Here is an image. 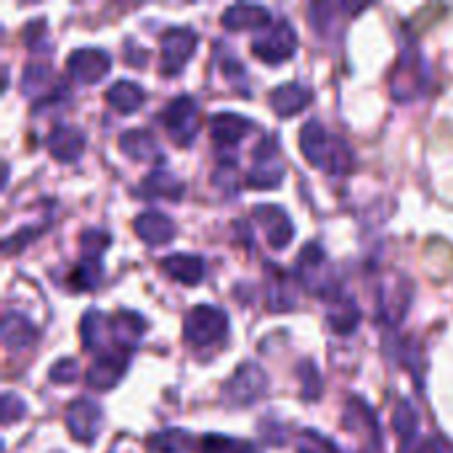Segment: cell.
<instances>
[{
  "mask_svg": "<svg viewBox=\"0 0 453 453\" xmlns=\"http://www.w3.org/2000/svg\"><path fill=\"white\" fill-rule=\"evenodd\" d=\"M411 72H414V74L422 72V61H419V56H417L414 50H411L409 56L401 58V64H398V69H395V74H393V96H395L398 101H411V98H417L419 90H422V85H425V80L411 77Z\"/></svg>",
  "mask_w": 453,
  "mask_h": 453,
  "instance_id": "17",
  "label": "cell"
},
{
  "mask_svg": "<svg viewBox=\"0 0 453 453\" xmlns=\"http://www.w3.org/2000/svg\"><path fill=\"white\" fill-rule=\"evenodd\" d=\"M295 50H297V35H295L292 24L284 21V19L276 21V24H268L263 29V35H257L252 40V53L265 64L287 61Z\"/></svg>",
  "mask_w": 453,
  "mask_h": 453,
  "instance_id": "4",
  "label": "cell"
},
{
  "mask_svg": "<svg viewBox=\"0 0 453 453\" xmlns=\"http://www.w3.org/2000/svg\"><path fill=\"white\" fill-rule=\"evenodd\" d=\"M308 101H311V90L303 88L300 82H287L268 96V104L279 117H292V114L303 111L308 106Z\"/></svg>",
  "mask_w": 453,
  "mask_h": 453,
  "instance_id": "18",
  "label": "cell"
},
{
  "mask_svg": "<svg viewBox=\"0 0 453 453\" xmlns=\"http://www.w3.org/2000/svg\"><path fill=\"white\" fill-rule=\"evenodd\" d=\"M45 146L58 162H74V159H80V154L85 149V133L74 125H56L48 133Z\"/></svg>",
  "mask_w": 453,
  "mask_h": 453,
  "instance_id": "15",
  "label": "cell"
},
{
  "mask_svg": "<svg viewBox=\"0 0 453 453\" xmlns=\"http://www.w3.org/2000/svg\"><path fill=\"white\" fill-rule=\"evenodd\" d=\"M24 401H19L13 393H5L3 395V425H11L13 419L24 417Z\"/></svg>",
  "mask_w": 453,
  "mask_h": 453,
  "instance_id": "37",
  "label": "cell"
},
{
  "mask_svg": "<svg viewBox=\"0 0 453 453\" xmlns=\"http://www.w3.org/2000/svg\"><path fill=\"white\" fill-rule=\"evenodd\" d=\"M48 377H50V382H56V385H61V382L66 385V382H72V380L77 377V364H74L72 358H61L58 364L50 366Z\"/></svg>",
  "mask_w": 453,
  "mask_h": 453,
  "instance_id": "36",
  "label": "cell"
},
{
  "mask_svg": "<svg viewBox=\"0 0 453 453\" xmlns=\"http://www.w3.org/2000/svg\"><path fill=\"white\" fill-rule=\"evenodd\" d=\"M196 50V32L188 27H173L162 35L159 42V69L162 74H178L191 53Z\"/></svg>",
  "mask_w": 453,
  "mask_h": 453,
  "instance_id": "6",
  "label": "cell"
},
{
  "mask_svg": "<svg viewBox=\"0 0 453 453\" xmlns=\"http://www.w3.org/2000/svg\"><path fill=\"white\" fill-rule=\"evenodd\" d=\"M146 332V321L138 313H117V319H111V340L119 348H133L141 334Z\"/></svg>",
  "mask_w": 453,
  "mask_h": 453,
  "instance_id": "25",
  "label": "cell"
},
{
  "mask_svg": "<svg viewBox=\"0 0 453 453\" xmlns=\"http://www.w3.org/2000/svg\"><path fill=\"white\" fill-rule=\"evenodd\" d=\"M66 69H69L72 80H77L82 85H96L109 72V53L101 48H77L69 53Z\"/></svg>",
  "mask_w": 453,
  "mask_h": 453,
  "instance_id": "9",
  "label": "cell"
},
{
  "mask_svg": "<svg viewBox=\"0 0 453 453\" xmlns=\"http://www.w3.org/2000/svg\"><path fill=\"white\" fill-rule=\"evenodd\" d=\"M162 122L167 135L178 143V146H188L196 138V122H199V106L191 96H178L173 98L165 111H162Z\"/></svg>",
  "mask_w": 453,
  "mask_h": 453,
  "instance_id": "5",
  "label": "cell"
},
{
  "mask_svg": "<svg viewBox=\"0 0 453 453\" xmlns=\"http://www.w3.org/2000/svg\"><path fill=\"white\" fill-rule=\"evenodd\" d=\"M284 178V167L276 159V146L271 138H265L257 149H255V165L247 173V183L255 188H273L279 186Z\"/></svg>",
  "mask_w": 453,
  "mask_h": 453,
  "instance_id": "11",
  "label": "cell"
},
{
  "mask_svg": "<svg viewBox=\"0 0 453 453\" xmlns=\"http://www.w3.org/2000/svg\"><path fill=\"white\" fill-rule=\"evenodd\" d=\"M297 453H342L329 438L313 433V430H303L297 438Z\"/></svg>",
  "mask_w": 453,
  "mask_h": 453,
  "instance_id": "33",
  "label": "cell"
},
{
  "mask_svg": "<svg viewBox=\"0 0 453 453\" xmlns=\"http://www.w3.org/2000/svg\"><path fill=\"white\" fill-rule=\"evenodd\" d=\"M345 427H348L350 433L369 435L372 446H374V449H380V441H382V435H380V425H377V417L372 414V409H369L364 401L350 398V403L345 406Z\"/></svg>",
  "mask_w": 453,
  "mask_h": 453,
  "instance_id": "19",
  "label": "cell"
},
{
  "mask_svg": "<svg viewBox=\"0 0 453 453\" xmlns=\"http://www.w3.org/2000/svg\"><path fill=\"white\" fill-rule=\"evenodd\" d=\"M265 388H268V380H265L263 369H260L257 364L247 361V364H242V366L234 372V377L223 385V401H226L228 406L244 409V406H252V403L265 393Z\"/></svg>",
  "mask_w": 453,
  "mask_h": 453,
  "instance_id": "3",
  "label": "cell"
},
{
  "mask_svg": "<svg viewBox=\"0 0 453 453\" xmlns=\"http://www.w3.org/2000/svg\"><path fill=\"white\" fill-rule=\"evenodd\" d=\"M183 337L194 348H212L228 337V316L215 305H196L183 321Z\"/></svg>",
  "mask_w": 453,
  "mask_h": 453,
  "instance_id": "2",
  "label": "cell"
},
{
  "mask_svg": "<svg viewBox=\"0 0 453 453\" xmlns=\"http://www.w3.org/2000/svg\"><path fill=\"white\" fill-rule=\"evenodd\" d=\"M191 443V435L183 433V430H165V433H157L149 438V449L157 453H178L186 451Z\"/></svg>",
  "mask_w": 453,
  "mask_h": 453,
  "instance_id": "31",
  "label": "cell"
},
{
  "mask_svg": "<svg viewBox=\"0 0 453 453\" xmlns=\"http://www.w3.org/2000/svg\"><path fill=\"white\" fill-rule=\"evenodd\" d=\"M223 27L226 29H265L271 24V11L263 8V5H252V3H236V5H228L220 16Z\"/></svg>",
  "mask_w": 453,
  "mask_h": 453,
  "instance_id": "16",
  "label": "cell"
},
{
  "mask_svg": "<svg viewBox=\"0 0 453 453\" xmlns=\"http://www.w3.org/2000/svg\"><path fill=\"white\" fill-rule=\"evenodd\" d=\"M111 332V321H106L104 313L98 311H88L82 316L80 324V334H82V348L96 353V350H106V334Z\"/></svg>",
  "mask_w": 453,
  "mask_h": 453,
  "instance_id": "23",
  "label": "cell"
},
{
  "mask_svg": "<svg viewBox=\"0 0 453 453\" xmlns=\"http://www.w3.org/2000/svg\"><path fill=\"white\" fill-rule=\"evenodd\" d=\"M119 149L130 157V159H135V162H141V159H149L151 154H154V135L149 133V130H127V133H122L119 135Z\"/></svg>",
  "mask_w": 453,
  "mask_h": 453,
  "instance_id": "27",
  "label": "cell"
},
{
  "mask_svg": "<svg viewBox=\"0 0 453 453\" xmlns=\"http://www.w3.org/2000/svg\"><path fill=\"white\" fill-rule=\"evenodd\" d=\"M255 220L260 223V228L265 231V239L273 250H284L289 247L292 236H295V226L287 218V212L281 207H271V204H260L252 210Z\"/></svg>",
  "mask_w": 453,
  "mask_h": 453,
  "instance_id": "12",
  "label": "cell"
},
{
  "mask_svg": "<svg viewBox=\"0 0 453 453\" xmlns=\"http://www.w3.org/2000/svg\"><path fill=\"white\" fill-rule=\"evenodd\" d=\"M109 234L106 231H98V228H93V231H88V234H82V257H90V260H98L101 257V252L109 247Z\"/></svg>",
  "mask_w": 453,
  "mask_h": 453,
  "instance_id": "34",
  "label": "cell"
},
{
  "mask_svg": "<svg viewBox=\"0 0 453 453\" xmlns=\"http://www.w3.org/2000/svg\"><path fill=\"white\" fill-rule=\"evenodd\" d=\"M300 374H303V380H305L303 398H308V401L319 398V395H321V374H319V369H316L313 364H303V366H300Z\"/></svg>",
  "mask_w": 453,
  "mask_h": 453,
  "instance_id": "35",
  "label": "cell"
},
{
  "mask_svg": "<svg viewBox=\"0 0 453 453\" xmlns=\"http://www.w3.org/2000/svg\"><path fill=\"white\" fill-rule=\"evenodd\" d=\"M265 303H268V311H276V313L292 311L297 303L295 276H289L284 268L271 265V263L265 265Z\"/></svg>",
  "mask_w": 453,
  "mask_h": 453,
  "instance_id": "10",
  "label": "cell"
},
{
  "mask_svg": "<svg viewBox=\"0 0 453 453\" xmlns=\"http://www.w3.org/2000/svg\"><path fill=\"white\" fill-rule=\"evenodd\" d=\"M0 337H3V345L8 350H24V348H29L37 340V329L24 316L5 313L3 326H0Z\"/></svg>",
  "mask_w": 453,
  "mask_h": 453,
  "instance_id": "21",
  "label": "cell"
},
{
  "mask_svg": "<svg viewBox=\"0 0 453 453\" xmlns=\"http://www.w3.org/2000/svg\"><path fill=\"white\" fill-rule=\"evenodd\" d=\"M162 271H165L173 281L188 284V287H191V284H199V281H202V276H204V260L196 257V255L180 252V255L165 257V260H162Z\"/></svg>",
  "mask_w": 453,
  "mask_h": 453,
  "instance_id": "20",
  "label": "cell"
},
{
  "mask_svg": "<svg viewBox=\"0 0 453 453\" xmlns=\"http://www.w3.org/2000/svg\"><path fill=\"white\" fill-rule=\"evenodd\" d=\"M300 149H303V157L324 170V173H348L350 165H353V154L348 149V143L340 138V135H332L319 119H308L300 130Z\"/></svg>",
  "mask_w": 453,
  "mask_h": 453,
  "instance_id": "1",
  "label": "cell"
},
{
  "mask_svg": "<svg viewBox=\"0 0 453 453\" xmlns=\"http://www.w3.org/2000/svg\"><path fill=\"white\" fill-rule=\"evenodd\" d=\"M64 419H66V430L74 441L80 443H93L98 430H101V422H104V411L96 401L90 398H77L66 406L64 411Z\"/></svg>",
  "mask_w": 453,
  "mask_h": 453,
  "instance_id": "8",
  "label": "cell"
},
{
  "mask_svg": "<svg viewBox=\"0 0 453 453\" xmlns=\"http://www.w3.org/2000/svg\"><path fill=\"white\" fill-rule=\"evenodd\" d=\"M146 93L138 82H130V80H117L109 90H106V101L114 111L119 114H133L141 109Z\"/></svg>",
  "mask_w": 453,
  "mask_h": 453,
  "instance_id": "22",
  "label": "cell"
},
{
  "mask_svg": "<svg viewBox=\"0 0 453 453\" xmlns=\"http://www.w3.org/2000/svg\"><path fill=\"white\" fill-rule=\"evenodd\" d=\"M133 231L138 234V239L149 247H162L175 236V223L159 212V210H146L133 220Z\"/></svg>",
  "mask_w": 453,
  "mask_h": 453,
  "instance_id": "13",
  "label": "cell"
},
{
  "mask_svg": "<svg viewBox=\"0 0 453 453\" xmlns=\"http://www.w3.org/2000/svg\"><path fill=\"white\" fill-rule=\"evenodd\" d=\"M48 88H50V66L48 64H40V61L29 64L24 69V77H21V90L27 96H40Z\"/></svg>",
  "mask_w": 453,
  "mask_h": 453,
  "instance_id": "29",
  "label": "cell"
},
{
  "mask_svg": "<svg viewBox=\"0 0 453 453\" xmlns=\"http://www.w3.org/2000/svg\"><path fill=\"white\" fill-rule=\"evenodd\" d=\"M138 194L141 196H151V199H170V196L173 199H180L183 183L175 175H170L165 170H157L149 178H143V183L138 186Z\"/></svg>",
  "mask_w": 453,
  "mask_h": 453,
  "instance_id": "24",
  "label": "cell"
},
{
  "mask_svg": "<svg viewBox=\"0 0 453 453\" xmlns=\"http://www.w3.org/2000/svg\"><path fill=\"white\" fill-rule=\"evenodd\" d=\"M127 366H130V350L127 348H119V345H111L109 350H104L90 364L85 380L96 390H109V388H114L122 380V374L127 372Z\"/></svg>",
  "mask_w": 453,
  "mask_h": 453,
  "instance_id": "7",
  "label": "cell"
},
{
  "mask_svg": "<svg viewBox=\"0 0 453 453\" xmlns=\"http://www.w3.org/2000/svg\"><path fill=\"white\" fill-rule=\"evenodd\" d=\"M252 130V122L242 114L234 111H218L210 117V135L218 143V149H231L236 146L247 133Z\"/></svg>",
  "mask_w": 453,
  "mask_h": 453,
  "instance_id": "14",
  "label": "cell"
},
{
  "mask_svg": "<svg viewBox=\"0 0 453 453\" xmlns=\"http://www.w3.org/2000/svg\"><path fill=\"white\" fill-rule=\"evenodd\" d=\"M199 453H257L252 443L228 438V435H204Z\"/></svg>",
  "mask_w": 453,
  "mask_h": 453,
  "instance_id": "30",
  "label": "cell"
},
{
  "mask_svg": "<svg viewBox=\"0 0 453 453\" xmlns=\"http://www.w3.org/2000/svg\"><path fill=\"white\" fill-rule=\"evenodd\" d=\"M101 276H104L101 263L98 260H90V257H82L72 268V273H69V287L72 289H80V292H90V289H96L101 284Z\"/></svg>",
  "mask_w": 453,
  "mask_h": 453,
  "instance_id": "28",
  "label": "cell"
},
{
  "mask_svg": "<svg viewBox=\"0 0 453 453\" xmlns=\"http://www.w3.org/2000/svg\"><path fill=\"white\" fill-rule=\"evenodd\" d=\"M417 427H419L417 411L411 409V403L401 401V403L395 406V411H393V430L403 438V443H409V441H414Z\"/></svg>",
  "mask_w": 453,
  "mask_h": 453,
  "instance_id": "32",
  "label": "cell"
},
{
  "mask_svg": "<svg viewBox=\"0 0 453 453\" xmlns=\"http://www.w3.org/2000/svg\"><path fill=\"white\" fill-rule=\"evenodd\" d=\"M334 305L329 308V326L334 329V332H340V334H350V332H356V326H358V321H361V311L356 308V303L350 300V297H337V300H332Z\"/></svg>",
  "mask_w": 453,
  "mask_h": 453,
  "instance_id": "26",
  "label": "cell"
},
{
  "mask_svg": "<svg viewBox=\"0 0 453 453\" xmlns=\"http://www.w3.org/2000/svg\"><path fill=\"white\" fill-rule=\"evenodd\" d=\"M401 453H433V449H430L427 443H411V441H409V443L401 446Z\"/></svg>",
  "mask_w": 453,
  "mask_h": 453,
  "instance_id": "38",
  "label": "cell"
}]
</instances>
